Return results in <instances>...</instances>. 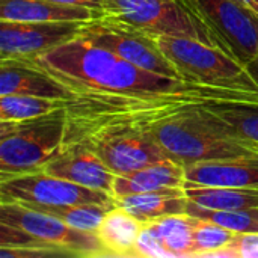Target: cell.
Returning <instances> with one entry per match:
<instances>
[{"label": "cell", "instance_id": "31", "mask_svg": "<svg viewBox=\"0 0 258 258\" xmlns=\"http://www.w3.org/2000/svg\"><path fill=\"white\" fill-rule=\"evenodd\" d=\"M252 11L258 15V0H252Z\"/></svg>", "mask_w": 258, "mask_h": 258}, {"label": "cell", "instance_id": "22", "mask_svg": "<svg viewBox=\"0 0 258 258\" xmlns=\"http://www.w3.org/2000/svg\"><path fill=\"white\" fill-rule=\"evenodd\" d=\"M65 100L33 95H0V121H26L65 107Z\"/></svg>", "mask_w": 258, "mask_h": 258}, {"label": "cell", "instance_id": "5", "mask_svg": "<svg viewBox=\"0 0 258 258\" xmlns=\"http://www.w3.org/2000/svg\"><path fill=\"white\" fill-rule=\"evenodd\" d=\"M197 27L201 41L242 65L258 53L254 11L236 0H175Z\"/></svg>", "mask_w": 258, "mask_h": 258}, {"label": "cell", "instance_id": "29", "mask_svg": "<svg viewBox=\"0 0 258 258\" xmlns=\"http://www.w3.org/2000/svg\"><path fill=\"white\" fill-rule=\"evenodd\" d=\"M254 17H255V23H257V29H258V15L254 12ZM246 68H248V71H249V74L252 76V79L255 80V83L258 85V53L257 56L254 57V60H251L248 65H246Z\"/></svg>", "mask_w": 258, "mask_h": 258}, {"label": "cell", "instance_id": "14", "mask_svg": "<svg viewBox=\"0 0 258 258\" xmlns=\"http://www.w3.org/2000/svg\"><path fill=\"white\" fill-rule=\"evenodd\" d=\"M33 95L53 100L71 98V92L53 76L26 60H0V95Z\"/></svg>", "mask_w": 258, "mask_h": 258}, {"label": "cell", "instance_id": "30", "mask_svg": "<svg viewBox=\"0 0 258 258\" xmlns=\"http://www.w3.org/2000/svg\"><path fill=\"white\" fill-rule=\"evenodd\" d=\"M237 3H240L242 6H245V8H249V9H252V0H236Z\"/></svg>", "mask_w": 258, "mask_h": 258}, {"label": "cell", "instance_id": "16", "mask_svg": "<svg viewBox=\"0 0 258 258\" xmlns=\"http://www.w3.org/2000/svg\"><path fill=\"white\" fill-rule=\"evenodd\" d=\"M101 15L89 8L50 0H0V20L8 21H92Z\"/></svg>", "mask_w": 258, "mask_h": 258}, {"label": "cell", "instance_id": "9", "mask_svg": "<svg viewBox=\"0 0 258 258\" xmlns=\"http://www.w3.org/2000/svg\"><path fill=\"white\" fill-rule=\"evenodd\" d=\"M103 17L151 35L201 41L197 27L175 0H103Z\"/></svg>", "mask_w": 258, "mask_h": 258}, {"label": "cell", "instance_id": "17", "mask_svg": "<svg viewBox=\"0 0 258 258\" xmlns=\"http://www.w3.org/2000/svg\"><path fill=\"white\" fill-rule=\"evenodd\" d=\"M187 203L189 200L183 187L130 194L116 198V206L125 209L142 222H150L168 215L186 213Z\"/></svg>", "mask_w": 258, "mask_h": 258}, {"label": "cell", "instance_id": "1", "mask_svg": "<svg viewBox=\"0 0 258 258\" xmlns=\"http://www.w3.org/2000/svg\"><path fill=\"white\" fill-rule=\"evenodd\" d=\"M26 62L59 80L71 92V97L112 94L144 98H186L201 104L258 103V94L184 82L142 70L82 35Z\"/></svg>", "mask_w": 258, "mask_h": 258}, {"label": "cell", "instance_id": "23", "mask_svg": "<svg viewBox=\"0 0 258 258\" xmlns=\"http://www.w3.org/2000/svg\"><path fill=\"white\" fill-rule=\"evenodd\" d=\"M115 206L116 204L83 203V204L63 206V207H47V209H41L39 212L53 215V216L59 218L60 221L67 222L73 228H77L82 231H89V233H97L104 216Z\"/></svg>", "mask_w": 258, "mask_h": 258}, {"label": "cell", "instance_id": "2", "mask_svg": "<svg viewBox=\"0 0 258 258\" xmlns=\"http://www.w3.org/2000/svg\"><path fill=\"white\" fill-rule=\"evenodd\" d=\"M183 163L258 156V147L239 138L204 104L175 109L138 130Z\"/></svg>", "mask_w": 258, "mask_h": 258}, {"label": "cell", "instance_id": "8", "mask_svg": "<svg viewBox=\"0 0 258 258\" xmlns=\"http://www.w3.org/2000/svg\"><path fill=\"white\" fill-rule=\"evenodd\" d=\"M80 35L91 42L116 53L142 70L184 80L175 65L160 51L154 41V35L151 33L101 15L88 21Z\"/></svg>", "mask_w": 258, "mask_h": 258}, {"label": "cell", "instance_id": "3", "mask_svg": "<svg viewBox=\"0 0 258 258\" xmlns=\"http://www.w3.org/2000/svg\"><path fill=\"white\" fill-rule=\"evenodd\" d=\"M0 248H38L60 257H109L97 233L15 203H0Z\"/></svg>", "mask_w": 258, "mask_h": 258}, {"label": "cell", "instance_id": "10", "mask_svg": "<svg viewBox=\"0 0 258 258\" xmlns=\"http://www.w3.org/2000/svg\"><path fill=\"white\" fill-rule=\"evenodd\" d=\"M86 23L0 20V60H32L79 36Z\"/></svg>", "mask_w": 258, "mask_h": 258}, {"label": "cell", "instance_id": "15", "mask_svg": "<svg viewBox=\"0 0 258 258\" xmlns=\"http://www.w3.org/2000/svg\"><path fill=\"white\" fill-rule=\"evenodd\" d=\"M184 183V165L171 157H166L142 169L127 174H116L112 194L115 198H119L130 194L177 189L183 187Z\"/></svg>", "mask_w": 258, "mask_h": 258}, {"label": "cell", "instance_id": "19", "mask_svg": "<svg viewBox=\"0 0 258 258\" xmlns=\"http://www.w3.org/2000/svg\"><path fill=\"white\" fill-rule=\"evenodd\" d=\"M184 194L187 200L203 209L236 210L258 207V189H236L219 186H203L186 181Z\"/></svg>", "mask_w": 258, "mask_h": 258}, {"label": "cell", "instance_id": "24", "mask_svg": "<svg viewBox=\"0 0 258 258\" xmlns=\"http://www.w3.org/2000/svg\"><path fill=\"white\" fill-rule=\"evenodd\" d=\"M186 213L218 224L233 233H258V207L236 210H210L198 207L189 201Z\"/></svg>", "mask_w": 258, "mask_h": 258}, {"label": "cell", "instance_id": "11", "mask_svg": "<svg viewBox=\"0 0 258 258\" xmlns=\"http://www.w3.org/2000/svg\"><path fill=\"white\" fill-rule=\"evenodd\" d=\"M74 145L91 148L115 175L142 169L168 157L151 138L132 130L94 133Z\"/></svg>", "mask_w": 258, "mask_h": 258}, {"label": "cell", "instance_id": "7", "mask_svg": "<svg viewBox=\"0 0 258 258\" xmlns=\"http://www.w3.org/2000/svg\"><path fill=\"white\" fill-rule=\"evenodd\" d=\"M0 203H15L35 210L83 203L116 204V198L103 190L89 189L44 171L0 178Z\"/></svg>", "mask_w": 258, "mask_h": 258}, {"label": "cell", "instance_id": "12", "mask_svg": "<svg viewBox=\"0 0 258 258\" xmlns=\"http://www.w3.org/2000/svg\"><path fill=\"white\" fill-rule=\"evenodd\" d=\"M44 172L76 184L112 194L115 174L88 147L71 145L42 166ZM113 195V194H112Z\"/></svg>", "mask_w": 258, "mask_h": 258}, {"label": "cell", "instance_id": "21", "mask_svg": "<svg viewBox=\"0 0 258 258\" xmlns=\"http://www.w3.org/2000/svg\"><path fill=\"white\" fill-rule=\"evenodd\" d=\"M239 138L258 147V103L204 104Z\"/></svg>", "mask_w": 258, "mask_h": 258}, {"label": "cell", "instance_id": "25", "mask_svg": "<svg viewBox=\"0 0 258 258\" xmlns=\"http://www.w3.org/2000/svg\"><path fill=\"white\" fill-rule=\"evenodd\" d=\"M236 234L237 233H233L218 224L198 218L190 257H207L212 252L221 251L233 242Z\"/></svg>", "mask_w": 258, "mask_h": 258}, {"label": "cell", "instance_id": "6", "mask_svg": "<svg viewBox=\"0 0 258 258\" xmlns=\"http://www.w3.org/2000/svg\"><path fill=\"white\" fill-rule=\"evenodd\" d=\"M154 41L186 82L258 94L248 68L221 50L186 36L154 35Z\"/></svg>", "mask_w": 258, "mask_h": 258}, {"label": "cell", "instance_id": "27", "mask_svg": "<svg viewBox=\"0 0 258 258\" xmlns=\"http://www.w3.org/2000/svg\"><path fill=\"white\" fill-rule=\"evenodd\" d=\"M228 248L233 258H258V233H237Z\"/></svg>", "mask_w": 258, "mask_h": 258}, {"label": "cell", "instance_id": "13", "mask_svg": "<svg viewBox=\"0 0 258 258\" xmlns=\"http://www.w3.org/2000/svg\"><path fill=\"white\" fill-rule=\"evenodd\" d=\"M186 181L203 186L258 189V156L184 165Z\"/></svg>", "mask_w": 258, "mask_h": 258}, {"label": "cell", "instance_id": "18", "mask_svg": "<svg viewBox=\"0 0 258 258\" xmlns=\"http://www.w3.org/2000/svg\"><path fill=\"white\" fill-rule=\"evenodd\" d=\"M144 225L145 222L128 213L125 209L115 206L104 216L97 230V236L109 257L133 258V249Z\"/></svg>", "mask_w": 258, "mask_h": 258}, {"label": "cell", "instance_id": "26", "mask_svg": "<svg viewBox=\"0 0 258 258\" xmlns=\"http://www.w3.org/2000/svg\"><path fill=\"white\" fill-rule=\"evenodd\" d=\"M133 258H175L162 240L145 224L133 249Z\"/></svg>", "mask_w": 258, "mask_h": 258}, {"label": "cell", "instance_id": "4", "mask_svg": "<svg viewBox=\"0 0 258 258\" xmlns=\"http://www.w3.org/2000/svg\"><path fill=\"white\" fill-rule=\"evenodd\" d=\"M65 107L26 121H0V178L41 171L65 145Z\"/></svg>", "mask_w": 258, "mask_h": 258}, {"label": "cell", "instance_id": "20", "mask_svg": "<svg viewBox=\"0 0 258 258\" xmlns=\"http://www.w3.org/2000/svg\"><path fill=\"white\" fill-rule=\"evenodd\" d=\"M198 218L189 213L168 215L150 222H145L162 243L175 255V258L190 257L194 245V231Z\"/></svg>", "mask_w": 258, "mask_h": 258}, {"label": "cell", "instance_id": "28", "mask_svg": "<svg viewBox=\"0 0 258 258\" xmlns=\"http://www.w3.org/2000/svg\"><path fill=\"white\" fill-rule=\"evenodd\" d=\"M59 5H67V6H82V8H89L94 11H98L103 14V0H50Z\"/></svg>", "mask_w": 258, "mask_h": 258}]
</instances>
